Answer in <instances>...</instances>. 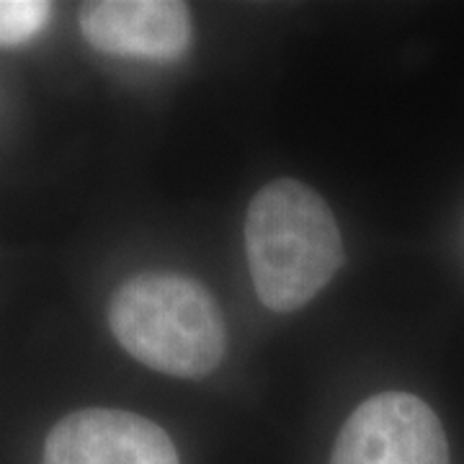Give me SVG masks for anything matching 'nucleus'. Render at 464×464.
I'll use <instances>...</instances> for the list:
<instances>
[{"instance_id":"1","label":"nucleus","mask_w":464,"mask_h":464,"mask_svg":"<svg viewBox=\"0 0 464 464\" xmlns=\"http://www.w3.org/2000/svg\"><path fill=\"white\" fill-rule=\"evenodd\" d=\"M246 250L256 295L274 313L315 299L343 266L331 207L295 179L266 183L246 217Z\"/></svg>"},{"instance_id":"2","label":"nucleus","mask_w":464,"mask_h":464,"mask_svg":"<svg viewBox=\"0 0 464 464\" xmlns=\"http://www.w3.org/2000/svg\"><path fill=\"white\" fill-rule=\"evenodd\" d=\"M109 328L140 364L181 380L207 377L227 351L215 297L181 274H140L121 284L109 302Z\"/></svg>"},{"instance_id":"3","label":"nucleus","mask_w":464,"mask_h":464,"mask_svg":"<svg viewBox=\"0 0 464 464\" xmlns=\"http://www.w3.org/2000/svg\"><path fill=\"white\" fill-rule=\"evenodd\" d=\"M331 464H451L439 415L415 395L382 392L348 415Z\"/></svg>"},{"instance_id":"4","label":"nucleus","mask_w":464,"mask_h":464,"mask_svg":"<svg viewBox=\"0 0 464 464\" xmlns=\"http://www.w3.org/2000/svg\"><path fill=\"white\" fill-rule=\"evenodd\" d=\"M42 464H179V451L170 436L142 415L85 408L52 429Z\"/></svg>"},{"instance_id":"5","label":"nucleus","mask_w":464,"mask_h":464,"mask_svg":"<svg viewBox=\"0 0 464 464\" xmlns=\"http://www.w3.org/2000/svg\"><path fill=\"white\" fill-rule=\"evenodd\" d=\"M81 32L106 54L173 63L191 44V16L176 0H99L81 8Z\"/></svg>"},{"instance_id":"6","label":"nucleus","mask_w":464,"mask_h":464,"mask_svg":"<svg viewBox=\"0 0 464 464\" xmlns=\"http://www.w3.org/2000/svg\"><path fill=\"white\" fill-rule=\"evenodd\" d=\"M52 5L42 0H0V47H18L50 21Z\"/></svg>"}]
</instances>
